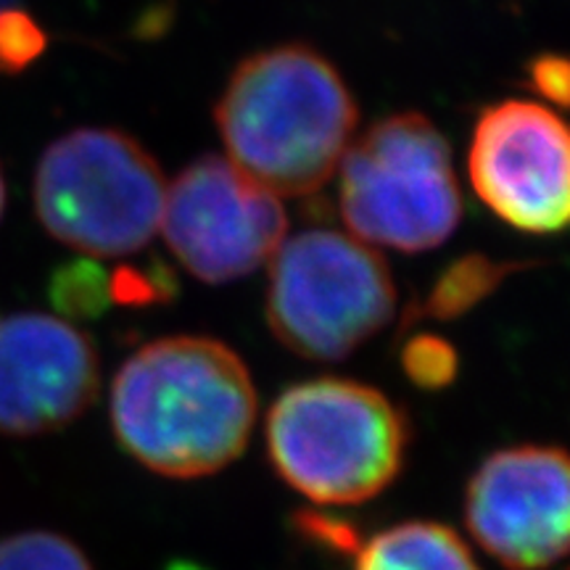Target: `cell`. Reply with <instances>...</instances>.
<instances>
[{
    "label": "cell",
    "mask_w": 570,
    "mask_h": 570,
    "mask_svg": "<svg viewBox=\"0 0 570 570\" xmlns=\"http://www.w3.org/2000/svg\"><path fill=\"white\" fill-rule=\"evenodd\" d=\"M256 389L233 348L175 336L138 348L111 386V425L132 460L167 479H202L238 460Z\"/></svg>",
    "instance_id": "1"
},
{
    "label": "cell",
    "mask_w": 570,
    "mask_h": 570,
    "mask_svg": "<svg viewBox=\"0 0 570 570\" xmlns=\"http://www.w3.org/2000/svg\"><path fill=\"white\" fill-rule=\"evenodd\" d=\"M214 119L240 173L277 198L306 196L344 159L356 104L325 56L291 42L240 61Z\"/></svg>",
    "instance_id": "2"
},
{
    "label": "cell",
    "mask_w": 570,
    "mask_h": 570,
    "mask_svg": "<svg viewBox=\"0 0 570 570\" xmlns=\"http://www.w3.org/2000/svg\"><path fill=\"white\" fill-rule=\"evenodd\" d=\"M410 428L373 386L344 377L298 383L267 415L277 475L315 504L346 508L386 491L402 473Z\"/></svg>",
    "instance_id": "3"
},
{
    "label": "cell",
    "mask_w": 570,
    "mask_h": 570,
    "mask_svg": "<svg viewBox=\"0 0 570 570\" xmlns=\"http://www.w3.org/2000/svg\"><path fill=\"white\" fill-rule=\"evenodd\" d=\"M338 202L362 244L407 254L441 246L462 219L446 138L423 114L375 122L341 159Z\"/></svg>",
    "instance_id": "4"
},
{
    "label": "cell",
    "mask_w": 570,
    "mask_h": 570,
    "mask_svg": "<svg viewBox=\"0 0 570 570\" xmlns=\"http://www.w3.org/2000/svg\"><path fill=\"white\" fill-rule=\"evenodd\" d=\"M164 185L154 156L117 130L82 127L42 154L35 209L56 240L82 254L138 252L161 225Z\"/></svg>",
    "instance_id": "5"
},
{
    "label": "cell",
    "mask_w": 570,
    "mask_h": 570,
    "mask_svg": "<svg viewBox=\"0 0 570 570\" xmlns=\"http://www.w3.org/2000/svg\"><path fill=\"white\" fill-rule=\"evenodd\" d=\"M273 256L267 320L291 352L344 360L394 320L386 259L352 235L306 230Z\"/></svg>",
    "instance_id": "6"
},
{
    "label": "cell",
    "mask_w": 570,
    "mask_h": 570,
    "mask_svg": "<svg viewBox=\"0 0 570 570\" xmlns=\"http://www.w3.org/2000/svg\"><path fill=\"white\" fill-rule=\"evenodd\" d=\"M167 246L198 281L227 283L252 275L281 248V198L256 185L223 156L185 167L164 198Z\"/></svg>",
    "instance_id": "7"
},
{
    "label": "cell",
    "mask_w": 570,
    "mask_h": 570,
    "mask_svg": "<svg viewBox=\"0 0 570 570\" xmlns=\"http://www.w3.org/2000/svg\"><path fill=\"white\" fill-rule=\"evenodd\" d=\"M468 173L497 217L523 233H560L570 214V140L558 114L533 101L481 111Z\"/></svg>",
    "instance_id": "8"
},
{
    "label": "cell",
    "mask_w": 570,
    "mask_h": 570,
    "mask_svg": "<svg viewBox=\"0 0 570 570\" xmlns=\"http://www.w3.org/2000/svg\"><path fill=\"white\" fill-rule=\"evenodd\" d=\"M470 537L510 570H544L568 550L570 479L560 446H512L475 470L465 491Z\"/></svg>",
    "instance_id": "9"
},
{
    "label": "cell",
    "mask_w": 570,
    "mask_h": 570,
    "mask_svg": "<svg viewBox=\"0 0 570 570\" xmlns=\"http://www.w3.org/2000/svg\"><path fill=\"white\" fill-rule=\"evenodd\" d=\"M88 336L48 315L0 317V431L38 436L69 425L98 394Z\"/></svg>",
    "instance_id": "10"
},
{
    "label": "cell",
    "mask_w": 570,
    "mask_h": 570,
    "mask_svg": "<svg viewBox=\"0 0 570 570\" xmlns=\"http://www.w3.org/2000/svg\"><path fill=\"white\" fill-rule=\"evenodd\" d=\"M354 570H481L470 547L449 525L412 520L375 533Z\"/></svg>",
    "instance_id": "11"
},
{
    "label": "cell",
    "mask_w": 570,
    "mask_h": 570,
    "mask_svg": "<svg viewBox=\"0 0 570 570\" xmlns=\"http://www.w3.org/2000/svg\"><path fill=\"white\" fill-rule=\"evenodd\" d=\"M531 265L525 262H497L487 254H468L452 262L444 273L436 277L425 298L412 306L404 320V327L420 317L431 320H458L468 315L473 306L489 298L512 273Z\"/></svg>",
    "instance_id": "12"
},
{
    "label": "cell",
    "mask_w": 570,
    "mask_h": 570,
    "mask_svg": "<svg viewBox=\"0 0 570 570\" xmlns=\"http://www.w3.org/2000/svg\"><path fill=\"white\" fill-rule=\"evenodd\" d=\"M48 294L63 317L96 320L111 306V277L92 259H75L56 269Z\"/></svg>",
    "instance_id": "13"
},
{
    "label": "cell",
    "mask_w": 570,
    "mask_h": 570,
    "mask_svg": "<svg viewBox=\"0 0 570 570\" xmlns=\"http://www.w3.org/2000/svg\"><path fill=\"white\" fill-rule=\"evenodd\" d=\"M0 570H92V566L67 537L27 531L0 541Z\"/></svg>",
    "instance_id": "14"
},
{
    "label": "cell",
    "mask_w": 570,
    "mask_h": 570,
    "mask_svg": "<svg viewBox=\"0 0 570 570\" xmlns=\"http://www.w3.org/2000/svg\"><path fill=\"white\" fill-rule=\"evenodd\" d=\"M402 367L415 386L439 391L458 375V352L449 341L433 333H420L402 348Z\"/></svg>",
    "instance_id": "15"
},
{
    "label": "cell",
    "mask_w": 570,
    "mask_h": 570,
    "mask_svg": "<svg viewBox=\"0 0 570 570\" xmlns=\"http://www.w3.org/2000/svg\"><path fill=\"white\" fill-rule=\"evenodd\" d=\"M111 277V304L148 306L169 302L177 294V281L173 269L161 262L142 267H119Z\"/></svg>",
    "instance_id": "16"
},
{
    "label": "cell",
    "mask_w": 570,
    "mask_h": 570,
    "mask_svg": "<svg viewBox=\"0 0 570 570\" xmlns=\"http://www.w3.org/2000/svg\"><path fill=\"white\" fill-rule=\"evenodd\" d=\"M48 38L30 13L21 9L0 11V71H19L38 61Z\"/></svg>",
    "instance_id": "17"
},
{
    "label": "cell",
    "mask_w": 570,
    "mask_h": 570,
    "mask_svg": "<svg viewBox=\"0 0 570 570\" xmlns=\"http://www.w3.org/2000/svg\"><path fill=\"white\" fill-rule=\"evenodd\" d=\"M529 88L537 90L544 101L568 106L570 101V63L560 53H539L525 67Z\"/></svg>",
    "instance_id": "18"
},
{
    "label": "cell",
    "mask_w": 570,
    "mask_h": 570,
    "mask_svg": "<svg viewBox=\"0 0 570 570\" xmlns=\"http://www.w3.org/2000/svg\"><path fill=\"white\" fill-rule=\"evenodd\" d=\"M3 204H6V188H3V177H0V214H3Z\"/></svg>",
    "instance_id": "19"
},
{
    "label": "cell",
    "mask_w": 570,
    "mask_h": 570,
    "mask_svg": "<svg viewBox=\"0 0 570 570\" xmlns=\"http://www.w3.org/2000/svg\"><path fill=\"white\" fill-rule=\"evenodd\" d=\"M11 6H13V0H0V11L11 9Z\"/></svg>",
    "instance_id": "20"
}]
</instances>
